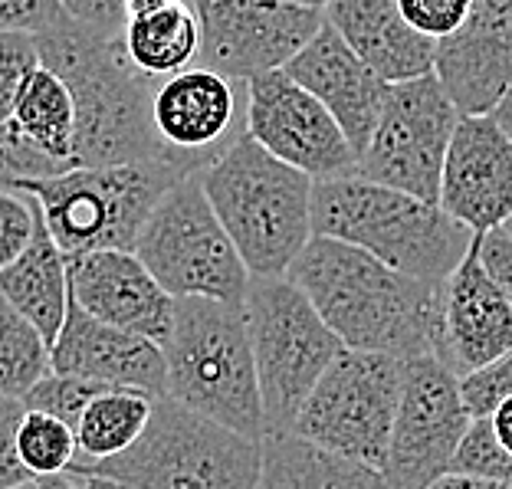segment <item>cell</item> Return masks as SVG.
<instances>
[{
	"label": "cell",
	"instance_id": "1",
	"mask_svg": "<svg viewBox=\"0 0 512 489\" xmlns=\"http://www.w3.org/2000/svg\"><path fill=\"white\" fill-rule=\"evenodd\" d=\"M286 279L352 352H378L401 362L434 355L437 286L332 237H312Z\"/></svg>",
	"mask_w": 512,
	"mask_h": 489
},
{
	"label": "cell",
	"instance_id": "2",
	"mask_svg": "<svg viewBox=\"0 0 512 489\" xmlns=\"http://www.w3.org/2000/svg\"><path fill=\"white\" fill-rule=\"evenodd\" d=\"M37 53L73 92L76 168L99 165H168L174 158L161 148L151 125V89L155 83L135 73L125 60L119 37L106 40L66 20L37 37ZM181 174H188L178 168Z\"/></svg>",
	"mask_w": 512,
	"mask_h": 489
},
{
	"label": "cell",
	"instance_id": "3",
	"mask_svg": "<svg viewBox=\"0 0 512 489\" xmlns=\"http://www.w3.org/2000/svg\"><path fill=\"white\" fill-rule=\"evenodd\" d=\"M227 237L250 276H286L312 234L316 181L283 165L243 132L197 171Z\"/></svg>",
	"mask_w": 512,
	"mask_h": 489
},
{
	"label": "cell",
	"instance_id": "4",
	"mask_svg": "<svg viewBox=\"0 0 512 489\" xmlns=\"http://www.w3.org/2000/svg\"><path fill=\"white\" fill-rule=\"evenodd\" d=\"M312 234L371 253L404 276L440 286L467 256L473 234L437 204L365 178L316 181Z\"/></svg>",
	"mask_w": 512,
	"mask_h": 489
},
{
	"label": "cell",
	"instance_id": "5",
	"mask_svg": "<svg viewBox=\"0 0 512 489\" xmlns=\"http://www.w3.org/2000/svg\"><path fill=\"white\" fill-rule=\"evenodd\" d=\"M165 362V398L250 440H266V417L243 302H174Z\"/></svg>",
	"mask_w": 512,
	"mask_h": 489
},
{
	"label": "cell",
	"instance_id": "6",
	"mask_svg": "<svg viewBox=\"0 0 512 489\" xmlns=\"http://www.w3.org/2000/svg\"><path fill=\"white\" fill-rule=\"evenodd\" d=\"M69 473L102 476L132 489H260L263 440L158 398L135 447Z\"/></svg>",
	"mask_w": 512,
	"mask_h": 489
},
{
	"label": "cell",
	"instance_id": "7",
	"mask_svg": "<svg viewBox=\"0 0 512 489\" xmlns=\"http://www.w3.org/2000/svg\"><path fill=\"white\" fill-rule=\"evenodd\" d=\"M181 178L168 165L73 168L43 181L20 184L40 207L43 227L69 260L96 250H135L145 220Z\"/></svg>",
	"mask_w": 512,
	"mask_h": 489
},
{
	"label": "cell",
	"instance_id": "8",
	"mask_svg": "<svg viewBox=\"0 0 512 489\" xmlns=\"http://www.w3.org/2000/svg\"><path fill=\"white\" fill-rule=\"evenodd\" d=\"M243 309L250 325L266 437L289 434L312 388L345 352V345L286 276H253Z\"/></svg>",
	"mask_w": 512,
	"mask_h": 489
},
{
	"label": "cell",
	"instance_id": "9",
	"mask_svg": "<svg viewBox=\"0 0 512 489\" xmlns=\"http://www.w3.org/2000/svg\"><path fill=\"white\" fill-rule=\"evenodd\" d=\"M132 253L174 299H247L253 276L217 220L197 174L168 188L145 220Z\"/></svg>",
	"mask_w": 512,
	"mask_h": 489
},
{
	"label": "cell",
	"instance_id": "10",
	"mask_svg": "<svg viewBox=\"0 0 512 489\" xmlns=\"http://www.w3.org/2000/svg\"><path fill=\"white\" fill-rule=\"evenodd\" d=\"M401 371V358L345 348L325 368L289 434L384 473L401 398Z\"/></svg>",
	"mask_w": 512,
	"mask_h": 489
},
{
	"label": "cell",
	"instance_id": "11",
	"mask_svg": "<svg viewBox=\"0 0 512 489\" xmlns=\"http://www.w3.org/2000/svg\"><path fill=\"white\" fill-rule=\"evenodd\" d=\"M457 122L460 112L437 73L388 86L375 132L358 155L355 178L437 204L440 174Z\"/></svg>",
	"mask_w": 512,
	"mask_h": 489
},
{
	"label": "cell",
	"instance_id": "12",
	"mask_svg": "<svg viewBox=\"0 0 512 489\" xmlns=\"http://www.w3.org/2000/svg\"><path fill=\"white\" fill-rule=\"evenodd\" d=\"M470 427L473 417L463 407L460 378L434 355L407 358L384 467L391 489H427L450 473L453 453Z\"/></svg>",
	"mask_w": 512,
	"mask_h": 489
},
{
	"label": "cell",
	"instance_id": "13",
	"mask_svg": "<svg viewBox=\"0 0 512 489\" xmlns=\"http://www.w3.org/2000/svg\"><path fill=\"white\" fill-rule=\"evenodd\" d=\"M247 135L312 181L352 178L358 155L332 112L283 69L247 83Z\"/></svg>",
	"mask_w": 512,
	"mask_h": 489
},
{
	"label": "cell",
	"instance_id": "14",
	"mask_svg": "<svg viewBox=\"0 0 512 489\" xmlns=\"http://www.w3.org/2000/svg\"><path fill=\"white\" fill-rule=\"evenodd\" d=\"M151 125L174 165L197 174L247 132V83L194 63L155 83Z\"/></svg>",
	"mask_w": 512,
	"mask_h": 489
},
{
	"label": "cell",
	"instance_id": "15",
	"mask_svg": "<svg viewBox=\"0 0 512 489\" xmlns=\"http://www.w3.org/2000/svg\"><path fill=\"white\" fill-rule=\"evenodd\" d=\"M322 10L286 0H214L201 14V60L237 83L283 69L322 30Z\"/></svg>",
	"mask_w": 512,
	"mask_h": 489
},
{
	"label": "cell",
	"instance_id": "16",
	"mask_svg": "<svg viewBox=\"0 0 512 489\" xmlns=\"http://www.w3.org/2000/svg\"><path fill=\"white\" fill-rule=\"evenodd\" d=\"M437 207L473 237L512 220V135L496 115H460L453 128Z\"/></svg>",
	"mask_w": 512,
	"mask_h": 489
},
{
	"label": "cell",
	"instance_id": "17",
	"mask_svg": "<svg viewBox=\"0 0 512 489\" xmlns=\"http://www.w3.org/2000/svg\"><path fill=\"white\" fill-rule=\"evenodd\" d=\"M506 352H512V306L483 270L473 237L457 270L437 286L434 358L457 378H467Z\"/></svg>",
	"mask_w": 512,
	"mask_h": 489
},
{
	"label": "cell",
	"instance_id": "18",
	"mask_svg": "<svg viewBox=\"0 0 512 489\" xmlns=\"http://www.w3.org/2000/svg\"><path fill=\"white\" fill-rule=\"evenodd\" d=\"M69 296L92 319L165 348L174 299L132 250H96L69 260Z\"/></svg>",
	"mask_w": 512,
	"mask_h": 489
},
{
	"label": "cell",
	"instance_id": "19",
	"mask_svg": "<svg viewBox=\"0 0 512 489\" xmlns=\"http://www.w3.org/2000/svg\"><path fill=\"white\" fill-rule=\"evenodd\" d=\"M437 79L460 115H490L512 86V0H470V14L437 43Z\"/></svg>",
	"mask_w": 512,
	"mask_h": 489
},
{
	"label": "cell",
	"instance_id": "20",
	"mask_svg": "<svg viewBox=\"0 0 512 489\" xmlns=\"http://www.w3.org/2000/svg\"><path fill=\"white\" fill-rule=\"evenodd\" d=\"M50 368L56 375L109 384V388H135L151 398H165L168 384L165 348L92 319L86 309L76 306L73 296L63 329L50 345Z\"/></svg>",
	"mask_w": 512,
	"mask_h": 489
},
{
	"label": "cell",
	"instance_id": "21",
	"mask_svg": "<svg viewBox=\"0 0 512 489\" xmlns=\"http://www.w3.org/2000/svg\"><path fill=\"white\" fill-rule=\"evenodd\" d=\"M283 73L293 76L302 89L312 92L332 112V119L342 125L345 138L352 142L355 155H362L371 132H375L388 83H381L348 50V43L329 23H322V30L283 66Z\"/></svg>",
	"mask_w": 512,
	"mask_h": 489
},
{
	"label": "cell",
	"instance_id": "22",
	"mask_svg": "<svg viewBox=\"0 0 512 489\" xmlns=\"http://www.w3.org/2000/svg\"><path fill=\"white\" fill-rule=\"evenodd\" d=\"M325 23L381 83H411L434 73L437 43L404 20L398 0H332Z\"/></svg>",
	"mask_w": 512,
	"mask_h": 489
},
{
	"label": "cell",
	"instance_id": "23",
	"mask_svg": "<svg viewBox=\"0 0 512 489\" xmlns=\"http://www.w3.org/2000/svg\"><path fill=\"white\" fill-rule=\"evenodd\" d=\"M0 296L43 335L46 345L56 342L69 309V256L53 243L43 220L20 260L0 273Z\"/></svg>",
	"mask_w": 512,
	"mask_h": 489
},
{
	"label": "cell",
	"instance_id": "24",
	"mask_svg": "<svg viewBox=\"0 0 512 489\" xmlns=\"http://www.w3.org/2000/svg\"><path fill=\"white\" fill-rule=\"evenodd\" d=\"M201 14L191 0H168L148 14L125 17L119 46L135 73L151 83L178 76L201 60Z\"/></svg>",
	"mask_w": 512,
	"mask_h": 489
},
{
	"label": "cell",
	"instance_id": "25",
	"mask_svg": "<svg viewBox=\"0 0 512 489\" xmlns=\"http://www.w3.org/2000/svg\"><path fill=\"white\" fill-rule=\"evenodd\" d=\"M260 489H391L388 476L296 434L263 440Z\"/></svg>",
	"mask_w": 512,
	"mask_h": 489
},
{
	"label": "cell",
	"instance_id": "26",
	"mask_svg": "<svg viewBox=\"0 0 512 489\" xmlns=\"http://www.w3.org/2000/svg\"><path fill=\"white\" fill-rule=\"evenodd\" d=\"M155 401L158 398L135 388L99 391L76 424V447H79L76 467H92V463L112 460L128 447H135L151 421Z\"/></svg>",
	"mask_w": 512,
	"mask_h": 489
},
{
	"label": "cell",
	"instance_id": "27",
	"mask_svg": "<svg viewBox=\"0 0 512 489\" xmlns=\"http://www.w3.org/2000/svg\"><path fill=\"white\" fill-rule=\"evenodd\" d=\"M10 122H14L23 135H30L56 165H63L66 171L76 168V158H73L76 102L69 86L53 69L40 66L37 73L30 76V83L23 86Z\"/></svg>",
	"mask_w": 512,
	"mask_h": 489
},
{
	"label": "cell",
	"instance_id": "28",
	"mask_svg": "<svg viewBox=\"0 0 512 489\" xmlns=\"http://www.w3.org/2000/svg\"><path fill=\"white\" fill-rule=\"evenodd\" d=\"M50 371V345L0 296V394L23 401Z\"/></svg>",
	"mask_w": 512,
	"mask_h": 489
},
{
	"label": "cell",
	"instance_id": "29",
	"mask_svg": "<svg viewBox=\"0 0 512 489\" xmlns=\"http://www.w3.org/2000/svg\"><path fill=\"white\" fill-rule=\"evenodd\" d=\"M17 457L33 480L69 473L79 460L76 430L53 414L23 411L17 427Z\"/></svg>",
	"mask_w": 512,
	"mask_h": 489
},
{
	"label": "cell",
	"instance_id": "30",
	"mask_svg": "<svg viewBox=\"0 0 512 489\" xmlns=\"http://www.w3.org/2000/svg\"><path fill=\"white\" fill-rule=\"evenodd\" d=\"M66 168L46 155V151L23 135L14 122H0V188L17 191L27 181H43L53 174H63Z\"/></svg>",
	"mask_w": 512,
	"mask_h": 489
},
{
	"label": "cell",
	"instance_id": "31",
	"mask_svg": "<svg viewBox=\"0 0 512 489\" xmlns=\"http://www.w3.org/2000/svg\"><path fill=\"white\" fill-rule=\"evenodd\" d=\"M106 388L109 384H96V381L69 378V375H56V371H50V375H46L37 388L27 394V398H23V407H27V411H43V414L60 417L63 424H69L76 430L79 417H83L89 401Z\"/></svg>",
	"mask_w": 512,
	"mask_h": 489
},
{
	"label": "cell",
	"instance_id": "32",
	"mask_svg": "<svg viewBox=\"0 0 512 489\" xmlns=\"http://www.w3.org/2000/svg\"><path fill=\"white\" fill-rule=\"evenodd\" d=\"M40 53L37 37L30 33H0V122H7L17 109V99L30 76L37 73Z\"/></svg>",
	"mask_w": 512,
	"mask_h": 489
},
{
	"label": "cell",
	"instance_id": "33",
	"mask_svg": "<svg viewBox=\"0 0 512 489\" xmlns=\"http://www.w3.org/2000/svg\"><path fill=\"white\" fill-rule=\"evenodd\" d=\"M40 220V207L30 194L0 188V273L30 247Z\"/></svg>",
	"mask_w": 512,
	"mask_h": 489
},
{
	"label": "cell",
	"instance_id": "34",
	"mask_svg": "<svg viewBox=\"0 0 512 489\" xmlns=\"http://www.w3.org/2000/svg\"><path fill=\"white\" fill-rule=\"evenodd\" d=\"M460 398L473 421H486L499 404L512 398V352L496 358L493 365L460 378Z\"/></svg>",
	"mask_w": 512,
	"mask_h": 489
},
{
	"label": "cell",
	"instance_id": "35",
	"mask_svg": "<svg viewBox=\"0 0 512 489\" xmlns=\"http://www.w3.org/2000/svg\"><path fill=\"white\" fill-rule=\"evenodd\" d=\"M404 20L427 40H450L470 14V0H398Z\"/></svg>",
	"mask_w": 512,
	"mask_h": 489
},
{
	"label": "cell",
	"instance_id": "36",
	"mask_svg": "<svg viewBox=\"0 0 512 489\" xmlns=\"http://www.w3.org/2000/svg\"><path fill=\"white\" fill-rule=\"evenodd\" d=\"M69 17L60 0H0V33H40L60 27Z\"/></svg>",
	"mask_w": 512,
	"mask_h": 489
},
{
	"label": "cell",
	"instance_id": "37",
	"mask_svg": "<svg viewBox=\"0 0 512 489\" xmlns=\"http://www.w3.org/2000/svg\"><path fill=\"white\" fill-rule=\"evenodd\" d=\"M23 411H27L23 401L0 394V489H17L23 483H33V476L23 470L17 457V427Z\"/></svg>",
	"mask_w": 512,
	"mask_h": 489
},
{
	"label": "cell",
	"instance_id": "38",
	"mask_svg": "<svg viewBox=\"0 0 512 489\" xmlns=\"http://www.w3.org/2000/svg\"><path fill=\"white\" fill-rule=\"evenodd\" d=\"M125 4L128 0H60L63 14L99 37L115 40L125 27Z\"/></svg>",
	"mask_w": 512,
	"mask_h": 489
},
{
	"label": "cell",
	"instance_id": "39",
	"mask_svg": "<svg viewBox=\"0 0 512 489\" xmlns=\"http://www.w3.org/2000/svg\"><path fill=\"white\" fill-rule=\"evenodd\" d=\"M476 250H480L483 270L499 286V293L509 299L512 306V234L506 227L490 230V234L476 237Z\"/></svg>",
	"mask_w": 512,
	"mask_h": 489
},
{
	"label": "cell",
	"instance_id": "40",
	"mask_svg": "<svg viewBox=\"0 0 512 489\" xmlns=\"http://www.w3.org/2000/svg\"><path fill=\"white\" fill-rule=\"evenodd\" d=\"M486 424H490V434L499 444V450H503L506 457H512V398L499 404L496 411L486 417Z\"/></svg>",
	"mask_w": 512,
	"mask_h": 489
},
{
	"label": "cell",
	"instance_id": "41",
	"mask_svg": "<svg viewBox=\"0 0 512 489\" xmlns=\"http://www.w3.org/2000/svg\"><path fill=\"white\" fill-rule=\"evenodd\" d=\"M427 489H512L509 483L499 480H483V476H467V473H444Z\"/></svg>",
	"mask_w": 512,
	"mask_h": 489
},
{
	"label": "cell",
	"instance_id": "42",
	"mask_svg": "<svg viewBox=\"0 0 512 489\" xmlns=\"http://www.w3.org/2000/svg\"><path fill=\"white\" fill-rule=\"evenodd\" d=\"M40 489H83V480L76 473H60V476H43L37 480Z\"/></svg>",
	"mask_w": 512,
	"mask_h": 489
},
{
	"label": "cell",
	"instance_id": "43",
	"mask_svg": "<svg viewBox=\"0 0 512 489\" xmlns=\"http://www.w3.org/2000/svg\"><path fill=\"white\" fill-rule=\"evenodd\" d=\"M493 115H496V122L512 135V86H509V92L503 96V102H499V106L493 109Z\"/></svg>",
	"mask_w": 512,
	"mask_h": 489
},
{
	"label": "cell",
	"instance_id": "44",
	"mask_svg": "<svg viewBox=\"0 0 512 489\" xmlns=\"http://www.w3.org/2000/svg\"><path fill=\"white\" fill-rule=\"evenodd\" d=\"M79 480H83V489H132V486H122L115 480H102V476H79Z\"/></svg>",
	"mask_w": 512,
	"mask_h": 489
},
{
	"label": "cell",
	"instance_id": "45",
	"mask_svg": "<svg viewBox=\"0 0 512 489\" xmlns=\"http://www.w3.org/2000/svg\"><path fill=\"white\" fill-rule=\"evenodd\" d=\"M286 4H296V7H309V10H322V14H325V7H329L332 0H286Z\"/></svg>",
	"mask_w": 512,
	"mask_h": 489
},
{
	"label": "cell",
	"instance_id": "46",
	"mask_svg": "<svg viewBox=\"0 0 512 489\" xmlns=\"http://www.w3.org/2000/svg\"><path fill=\"white\" fill-rule=\"evenodd\" d=\"M191 4L197 7V14H204V10H207V7H211V4H214V0H191Z\"/></svg>",
	"mask_w": 512,
	"mask_h": 489
},
{
	"label": "cell",
	"instance_id": "47",
	"mask_svg": "<svg viewBox=\"0 0 512 489\" xmlns=\"http://www.w3.org/2000/svg\"><path fill=\"white\" fill-rule=\"evenodd\" d=\"M17 489H40V486H37V480H33V483H23V486H17Z\"/></svg>",
	"mask_w": 512,
	"mask_h": 489
},
{
	"label": "cell",
	"instance_id": "48",
	"mask_svg": "<svg viewBox=\"0 0 512 489\" xmlns=\"http://www.w3.org/2000/svg\"><path fill=\"white\" fill-rule=\"evenodd\" d=\"M506 230H509V234H512V220H509V224H506Z\"/></svg>",
	"mask_w": 512,
	"mask_h": 489
}]
</instances>
